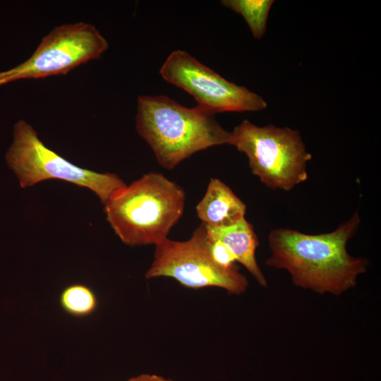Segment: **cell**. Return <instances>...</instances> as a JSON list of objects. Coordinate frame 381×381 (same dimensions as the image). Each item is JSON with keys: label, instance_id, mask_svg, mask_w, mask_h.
I'll use <instances>...</instances> for the list:
<instances>
[{"label": "cell", "instance_id": "obj_8", "mask_svg": "<svg viewBox=\"0 0 381 381\" xmlns=\"http://www.w3.org/2000/svg\"><path fill=\"white\" fill-rule=\"evenodd\" d=\"M159 73L164 80L191 95L198 107L214 114L258 111L267 105L259 95L226 80L183 50L171 53Z\"/></svg>", "mask_w": 381, "mask_h": 381}, {"label": "cell", "instance_id": "obj_2", "mask_svg": "<svg viewBox=\"0 0 381 381\" xmlns=\"http://www.w3.org/2000/svg\"><path fill=\"white\" fill-rule=\"evenodd\" d=\"M135 128L167 169L208 147L231 145L233 140L214 114L198 106L183 107L165 95L138 98Z\"/></svg>", "mask_w": 381, "mask_h": 381}, {"label": "cell", "instance_id": "obj_6", "mask_svg": "<svg viewBox=\"0 0 381 381\" xmlns=\"http://www.w3.org/2000/svg\"><path fill=\"white\" fill-rule=\"evenodd\" d=\"M207 225L196 228L185 241L168 238L155 245L154 260L145 277H171L182 286L193 289L219 287L230 294H243L248 286L247 278L238 267L226 268L212 258Z\"/></svg>", "mask_w": 381, "mask_h": 381}, {"label": "cell", "instance_id": "obj_7", "mask_svg": "<svg viewBox=\"0 0 381 381\" xmlns=\"http://www.w3.org/2000/svg\"><path fill=\"white\" fill-rule=\"evenodd\" d=\"M108 47L107 39L92 24L79 21L57 25L44 36L26 61L0 71V86L20 80L66 75L100 59Z\"/></svg>", "mask_w": 381, "mask_h": 381}, {"label": "cell", "instance_id": "obj_4", "mask_svg": "<svg viewBox=\"0 0 381 381\" xmlns=\"http://www.w3.org/2000/svg\"><path fill=\"white\" fill-rule=\"evenodd\" d=\"M231 133V145L247 156L252 173L267 187L289 191L308 179L312 155L298 131L245 119Z\"/></svg>", "mask_w": 381, "mask_h": 381}, {"label": "cell", "instance_id": "obj_5", "mask_svg": "<svg viewBox=\"0 0 381 381\" xmlns=\"http://www.w3.org/2000/svg\"><path fill=\"white\" fill-rule=\"evenodd\" d=\"M6 160L22 188L45 180H62L88 188L105 205L126 186L115 174L97 173L66 160L48 148L35 128L22 119L14 124L13 143L6 152Z\"/></svg>", "mask_w": 381, "mask_h": 381}, {"label": "cell", "instance_id": "obj_13", "mask_svg": "<svg viewBox=\"0 0 381 381\" xmlns=\"http://www.w3.org/2000/svg\"><path fill=\"white\" fill-rule=\"evenodd\" d=\"M210 253L213 260L218 265L226 268L235 266L236 258L229 249L221 242L212 239L210 236Z\"/></svg>", "mask_w": 381, "mask_h": 381}, {"label": "cell", "instance_id": "obj_14", "mask_svg": "<svg viewBox=\"0 0 381 381\" xmlns=\"http://www.w3.org/2000/svg\"><path fill=\"white\" fill-rule=\"evenodd\" d=\"M127 381H174L156 374H141L128 379Z\"/></svg>", "mask_w": 381, "mask_h": 381}, {"label": "cell", "instance_id": "obj_10", "mask_svg": "<svg viewBox=\"0 0 381 381\" xmlns=\"http://www.w3.org/2000/svg\"><path fill=\"white\" fill-rule=\"evenodd\" d=\"M207 229L212 239L224 244L258 283L267 287V279L255 258V250L259 246L258 238L253 225L245 217L229 226L213 228L207 225Z\"/></svg>", "mask_w": 381, "mask_h": 381}, {"label": "cell", "instance_id": "obj_3", "mask_svg": "<svg viewBox=\"0 0 381 381\" xmlns=\"http://www.w3.org/2000/svg\"><path fill=\"white\" fill-rule=\"evenodd\" d=\"M185 202L182 187L160 173L149 172L104 205L107 220L121 241L138 246L166 239L181 217Z\"/></svg>", "mask_w": 381, "mask_h": 381}, {"label": "cell", "instance_id": "obj_9", "mask_svg": "<svg viewBox=\"0 0 381 381\" xmlns=\"http://www.w3.org/2000/svg\"><path fill=\"white\" fill-rule=\"evenodd\" d=\"M195 210L202 223L220 228L231 226L244 218L246 205L226 183L214 178L210 179Z\"/></svg>", "mask_w": 381, "mask_h": 381}, {"label": "cell", "instance_id": "obj_1", "mask_svg": "<svg viewBox=\"0 0 381 381\" xmlns=\"http://www.w3.org/2000/svg\"><path fill=\"white\" fill-rule=\"evenodd\" d=\"M360 223L356 211L329 233L307 234L291 229H274L268 237L271 255L266 265L288 271L298 287L321 294L340 295L356 285L358 277L368 265L367 259L353 257L346 249Z\"/></svg>", "mask_w": 381, "mask_h": 381}, {"label": "cell", "instance_id": "obj_11", "mask_svg": "<svg viewBox=\"0 0 381 381\" xmlns=\"http://www.w3.org/2000/svg\"><path fill=\"white\" fill-rule=\"evenodd\" d=\"M225 7L241 15L247 23L253 36L262 37L266 31L269 11L272 0H223Z\"/></svg>", "mask_w": 381, "mask_h": 381}, {"label": "cell", "instance_id": "obj_12", "mask_svg": "<svg viewBox=\"0 0 381 381\" xmlns=\"http://www.w3.org/2000/svg\"><path fill=\"white\" fill-rule=\"evenodd\" d=\"M59 302L66 313L77 318L92 314L97 306V299L94 291L89 286L81 284L66 286L61 293Z\"/></svg>", "mask_w": 381, "mask_h": 381}]
</instances>
